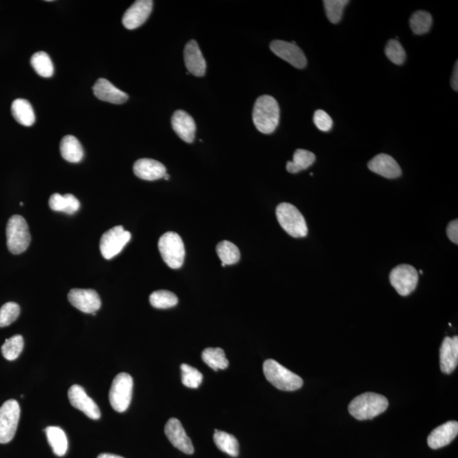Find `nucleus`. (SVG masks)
Listing matches in <instances>:
<instances>
[{"instance_id":"b1692460","label":"nucleus","mask_w":458,"mask_h":458,"mask_svg":"<svg viewBox=\"0 0 458 458\" xmlns=\"http://www.w3.org/2000/svg\"><path fill=\"white\" fill-rule=\"evenodd\" d=\"M61 153L66 161L77 163L83 160L84 151L79 140L72 135L65 136L60 146Z\"/></svg>"},{"instance_id":"f257e3e1","label":"nucleus","mask_w":458,"mask_h":458,"mask_svg":"<svg viewBox=\"0 0 458 458\" xmlns=\"http://www.w3.org/2000/svg\"><path fill=\"white\" fill-rule=\"evenodd\" d=\"M280 110L278 102L270 95H263L255 103L252 117L257 130L270 135L279 123Z\"/></svg>"},{"instance_id":"c9c22d12","label":"nucleus","mask_w":458,"mask_h":458,"mask_svg":"<svg viewBox=\"0 0 458 458\" xmlns=\"http://www.w3.org/2000/svg\"><path fill=\"white\" fill-rule=\"evenodd\" d=\"M181 370H182V382L184 386L192 388V389H197L201 385L203 375L197 368L188 364H182Z\"/></svg>"},{"instance_id":"423d86ee","label":"nucleus","mask_w":458,"mask_h":458,"mask_svg":"<svg viewBox=\"0 0 458 458\" xmlns=\"http://www.w3.org/2000/svg\"><path fill=\"white\" fill-rule=\"evenodd\" d=\"M159 251L162 259L169 268L179 269L183 265L186 248L182 239L175 232H168L158 242Z\"/></svg>"},{"instance_id":"6ab92c4d","label":"nucleus","mask_w":458,"mask_h":458,"mask_svg":"<svg viewBox=\"0 0 458 458\" xmlns=\"http://www.w3.org/2000/svg\"><path fill=\"white\" fill-rule=\"evenodd\" d=\"M173 130L186 143H193L195 138V125L193 117L184 110H177L172 117Z\"/></svg>"},{"instance_id":"c03bdc74","label":"nucleus","mask_w":458,"mask_h":458,"mask_svg":"<svg viewBox=\"0 0 458 458\" xmlns=\"http://www.w3.org/2000/svg\"><path fill=\"white\" fill-rule=\"evenodd\" d=\"M419 272L421 273V275H423V271L422 270H420Z\"/></svg>"},{"instance_id":"f704fd0d","label":"nucleus","mask_w":458,"mask_h":458,"mask_svg":"<svg viewBox=\"0 0 458 458\" xmlns=\"http://www.w3.org/2000/svg\"><path fill=\"white\" fill-rule=\"evenodd\" d=\"M348 0H325V12L331 23L337 24L341 21L344 9L348 5Z\"/></svg>"},{"instance_id":"39448f33","label":"nucleus","mask_w":458,"mask_h":458,"mask_svg":"<svg viewBox=\"0 0 458 458\" xmlns=\"http://www.w3.org/2000/svg\"><path fill=\"white\" fill-rule=\"evenodd\" d=\"M7 246L11 253L19 255L27 250L31 242L27 221L20 215L10 217L6 226Z\"/></svg>"},{"instance_id":"4468645a","label":"nucleus","mask_w":458,"mask_h":458,"mask_svg":"<svg viewBox=\"0 0 458 458\" xmlns=\"http://www.w3.org/2000/svg\"><path fill=\"white\" fill-rule=\"evenodd\" d=\"M151 0H138L126 11L123 17V24L128 30H134L142 26L149 18L153 9Z\"/></svg>"},{"instance_id":"2eb2a0df","label":"nucleus","mask_w":458,"mask_h":458,"mask_svg":"<svg viewBox=\"0 0 458 458\" xmlns=\"http://www.w3.org/2000/svg\"><path fill=\"white\" fill-rule=\"evenodd\" d=\"M165 434L175 448L180 450L183 453L188 454V455L194 453L195 448L191 439L188 437L182 424L180 423L179 419H171L168 420L165 426Z\"/></svg>"},{"instance_id":"aec40b11","label":"nucleus","mask_w":458,"mask_h":458,"mask_svg":"<svg viewBox=\"0 0 458 458\" xmlns=\"http://www.w3.org/2000/svg\"><path fill=\"white\" fill-rule=\"evenodd\" d=\"M184 61L188 73L193 74L195 77L205 75L206 62L195 40H191L186 44L184 49Z\"/></svg>"},{"instance_id":"c756f323","label":"nucleus","mask_w":458,"mask_h":458,"mask_svg":"<svg viewBox=\"0 0 458 458\" xmlns=\"http://www.w3.org/2000/svg\"><path fill=\"white\" fill-rule=\"evenodd\" d=\"M202 360L208 364L214 371L219 369H226L228 367V361L223 349L208 348L202 352Z\"/></svg>"},{"instance_id":"a878e982","label":"nucleus","mask_w":458,"mask_h":458,"mask_svg":"<svg viewBox=\"0 0 458 458\" xmlns=\"http://www.w3.org/2000/svg\"><path fill=\"white\" fill-rule=\"evenodd\" d=\"M48 442L52 448L55 455L63 457L66 455L68 449V437L64 430L60 427L50 426L46 428Z\"/></svg>"},{"instance_id":"58836bf2","label":"nucleus","mask_w":458,"mask_h":458,"mask_svg":"<svg viewBox=\"0 0 458 458\" xmlns=\"http://www.w3.org/2000/svg\"><path fill=\"white\" fill-rule=\"evenodd\" d=\"M313 121L316 127L322 132H330L333 128V120L324 110H319L314 113Z\"/></svg>"},{"instance_id":"dca6fc26","label":"nucleus","mask_w":458,"mask_h":458,"mask_svg":"<svg viewBox=\"0 0 458 458\" xmlns=\"http://www.w3.org/2000/svg\"><path fill=\"white\" fill-rule=\"evenodd\" d=\"M368 168L386 179H393L401 176V169L392 157L379 154L368 162Z\"/></svg>"},{"instance_id":"ddd939ff","label":"nucleus","mask_w":458,"mask_h":458,"mask_svg":"<svg viewBox=\"0 0 458 458\" xmlns=\"http://www.w3.org/2000/svg\"><path fill=\"white\" fill-rule=\"evenodd\" d=\"M68 300L79 311L92 313L94 316L101 308V298L94 290L72 289L69 292Z\"/></svg>"},{"instance_id":"4c0bfd02","label":"nucleus","mask_w":458,"mask_h":458,"mask_svg":"<svg viewBox=\"0 0 458 458\" xmlns=\"http://www.w3.org/2000/svg\"><path fill=\"white\" fill-rule=\"evenodd\" d=\"M385 52L387 58L394 64L398 66L404 64L406 58V51L397 39H391L387 43Z\"/></svg>"},{"instance_id":"7c9ffc66","label":"nucleus","mask_w":458,"mask_h":458,"mask_svg":"<svg viewBox=\"0 0 458 458\" xmlns=\"http://www.w3.org/2000/svg\"><path fill=\"white\" fill-rule=\"evenodd\" d=\"M433 23L431 14L426 11L419 10L412 14L410 18V27L413 33L417 35H423L430 32Z\"/></svg>"},{"instance_id":"ea45409f","label":"nucleus","mask_w":458,"mask_h":458,"mask_svg":"<svg viewBox=\"0 0 458 458\" xmlns=\"http://www.w3.org/2000/svg\"><path fill=\"white\" fill-rule=\"evenodd\" d=\"M446 234H448V238L450 241L456 243H458V221L454 220L450 221L446 229Z\"/></svg>"},{"instance_id":"f8f14e48","label":"nucleus","mask_w":458,"mask_h":458,"mask_svg":"<svg viewBox=\"0 0 458 458\" xmlns=\"http://www.w3.org/2000/svg\"><path fill=\"white\" fill-rule=\"evenodd\" d=\"M270 49L277 57L290 63L295 68L303 69L308 64L304 53L297 44L275 40L270 44Z\"/></svg>"},{"instance_id":"a211bd4d","label":"nucleus","mask_w":458,"mask_h":458,"mask_svg":"<svg viewBox=\"0 0 458 458\" xmlns=\"http://www.w3.org/2000/svg\"><path fill=\"white\" fill-rule=\"evenodd\" d=\"M134 172L140 179L155 181L163 179L167 175V168L160 161L143 158L135 162Z\"/></svg>"},{"instance_id":"393cba45","label":"nucleus","mask_w":458,"mask_h":458,"mask_svg":"<svg viewBox=\"0 0 458 458\" xmlns=\"http://www.w3.org/2000/svg\"><path fill=\"white\" fill-rule=\"evenodd\" d=\"M49 205L54 212H62L69 215L76 213L80 208L79 199L71 194H54L50 198Z\"/></svg>"},{"instance_id":"7ed1b4c3","label":"nucleus","mask_w":458,"mask_h":458,"mask_svg":"<svg viewBox=\"0 0 458 458\" xmlns=\"http://www.w3.org/2000/svg\"><path fill=\"white\" fill-rule=\"evenodd\" d=\"M263 372L268 381L277 389L284 391H294L301 389L303 379L272 359L265 361Z\"/></svg>"},{"instance_id":"f3484780","label":"nucleus","mask_w":458,"mask_h":458,"mask_svg":"<svg viewBox=\"0 0 458 458\" xmlns=\"http://www.w3.org/2000/svg\"><path fill=\"white\" fill-rule=\"evenodd\" d=\"M457 434L458 423L457 421H449L431 432L428 437V445L435 450L444 448L457 437Z\"/></svg>"},{"instance_id":"bb28decb","label":"nucleus","mask_w":458,"mask_h":458,"mask_svg":"<svg viewBox=\"0 0 458 458\" xmlns=\"http://www.w3.org/2000/svg\"><path fill=\"white\" fill-rule=\"evenodd\" d=\"M316 157L311 151L299 149L294 154L293 161H288L287 171L297 173L308 169L315 162Z\"/></svg>"},{"instance_id":"37998d69","label":"nucleus","mask_w":458,"mask_h":458,"mask_svg":"<svg viewBox=\"0 0 458 458\" xmlns=\"http://www.w3.org/2000/svg\"><path fill=\"white\" fill-rule=\"evenodd\" d=\"M163 179H165L166 180H168L170 179V176L168 175V173L164 176Z\"/></svg>"},{"instance_id":"1a4fd4ad","label":"nucleus","mask_w":458,"mask_h":458,"mask_svg":"<svg viewBox=\"0 0 458 458\" xmlns=\"http://www.w3.org/2000/svg\"><path fill=\"white\" fill-rule=\"evenodd\" d=\"M131 239L130 232L126 231L123 226H116L105 232L99 243V249L106 260L112 259L123 250Z\"/></svg>"},{"instance_id":"c85d7f7f","label":"nucleus","mask_w":458,"mask_h":458,"mask_svg":"<svg viewBox=\"0 0 458 458\" xmlns=\"http://www.w3.org/2000/svg\"><path fill=\"white\" fill-rule=\"evenodd\" d=\"M31 65L40 77L49 79L53 76L54 65L49 54L43 51L35 53L31 58Z\"/></svg>"},{"instance_id":"9d476101","label":"nucleus","mask_w":458,"mask_h":458,"mask_svg":"<svg viewBox=\"0 0 458 458\" xmlns=\"http://www.w3.org/2000/svg\"><path fill=\"white\" fill-rule=\"evenodd\" d=\"M391 286L401 297H408L415 291L419 283V272L412 266L404 264L395 268L390 272Z\"/></svg>"},{"instance_id":"6e6552de","label":"nucleus","mask_w":458,"mask_h":458,"mask_svg":"<svg viewBox=\"0 0 458 458\" xmlns=\"http://www.w3.org/2000/svg\"><path fill=\"white\" fill-rule=\"evenodd\" d=\"M21 415L18 401L10 399L0 406V443L12 441L17 430Z\"/></svg>"},{"instance_id":"a19ab883","label":"nucleus","mask_w":458,"mask_h":458,"mask_svg":"<svg viewBox=\"0 0 458 458\" xmlns=\"http://www.w3.org/2000/svg\"><path fill=\"white\" fill-rule=\"evenodd\" d=\"M452 87L454 90H458V63L456 62L454 66L452 77Z\"/></svg>"},{"instance_id":"f03ea898","label":"nucleus","mask_w":458,"mask_h":458,"mask_svg":"<svg viewBox=\"0 0 458 458\" xmlns=\"http://www.w3.org/2000/svg\"><path fill=\"white\" fill-rule=\"evenodd\" d=\"M389 406L387 398L381 395L367 392L354 398L349 412L358 420H368L381 415Z\"/></svg>"},{"instance_id":"cd10ccee","label":"nucleus","mask_w":458,"mask_h":458,"mask_svg":"<svg viewBox=\"0 0 458 458\" xmlns=\"http://www.w3.org/2000/svg\"><path fill=\"white\" fill-rule=\"evenodd\" d=\"M214 442H215L217 448L228 455L232 457H238L239 452V445L238 439L234 435L226 433V432L215 430L214 434Z\"/></svg>"},{"instance_id":"2f4dec72","label":"nucleus","mask_w":458,"mask_h":458,"mask_svg":"<svg viewBox=\"0 0 458 458\" xmlns=\"http://www.w3.org/2000/svg\"><path fill=\"white\" fill-rule=\"evenodd\" d=\"M217 253L221 263L226 266L236 264L240 260V251L238 247L228 240H224L217 245Z\"/></svg>"},{"instance_id":"e433bc0d","label":"nucleus","mask_w":458,"mask_h":458,"mask_svg":"<svg viewBox=\"0 0 458 458\" xmlns=\"http://www.w3.org/2000/svg\"><path fill=\"white\" fill-rule=\"evenodd\" d=\"M20 312V306L17 303H6L0 308V328L7 327L13 323L19 317Z\"/></svg>"},{"instance_id":"5701e85b","label":"nucleus","mask_w":458,"mask_h":458,"mask_svg":"<svg viewBox=\"0 0 458 458\" xmlns=\"http://www.w3.org/2000/svg\"><path fill=\"white\" fill-rule=\"evenodd\" d=\"M11 112H12L14 120L25 127H31L35 123L34 110L27 99H16L11 106Z\"/></svg>"},{"instance_id":"72a5a7b5","label":"nucleus","mask_w":458,"mask_h":458,"mask_svg":"<svg viewBox=\"0 0 458 458\" xmlns=\"http://www.w3.org/2000/svg\"><path fill=\"white\" fill-rule=\"evenodd\" d=\"M150 302L155 308L168 309L175 306L179 299L171 291L157 290L150 295Z\"/></svg>"},{"instance_id":"20e7f679","label":"nucleus","mask_w":458,"mask_h":458,"mask_svg":"<svg viewBox=\"0 0 458 458\" xmlns=\"http://www.w3.org/2000/svg\"><path fill=\"white\" fill-rule=\"evenodd\" d=\"M276 215L280 226L292 237L303 238L308 235V228L304 217L295 206L281 203L276 209Z\"/></svg>"},{"instance_id":"9b49d317","label":"nucleus","mask_w":458,"mask_h":458,"mask_svg":"<svg viewBox=\"0 0 458 458\" xmlns=\"http://www.w3.org/2000/svg\"><path fill=\"white\" fill-rule=\"evenodd\" d=\"M70 404L91 419H101V412L93 399L88 396L82 386L74 385L68 390Z\"/></svg>"},{"instance_id":"4be33fe9","label":"nucleus","mask_w":458,"mask_h":458,"mask_svg":"<svg viewBox=\"0 0 458 458\" xmlns=\"http://www.w3.org/2000/svg\"><path fill=\"white\" fill-rule=\"evenodd\" d=\"M94 94L102 101L112 103V104H123L128 99V95L125 92L118 90L114 85L105 79H99L93 87Z\"/></svg>"},{"instance_id":"79ce46f5","label":"nucleus","mask_w":458,"mask_h":458,"mask_svg":"<svg viewBox=\"0 0 458 458\" xmlns=\"http://www.w3.org/2000/svg\"><path fill=\"white\" fill-rule=\"evenodd\" d=\"M97 458H124V457L114 455V454L102 453L99 454Z\"/></svg>"},{"instance_id":"0eeeda50","label":"nucleus","mask_w":458,"mask_h":458,"mask_svg":"<svg viewBox=\"0 0 458 458\" xmlns=\"http://www.w3.org/2000/svg\"><path fill=\"white\" fill-rule=\"evenodd\" d=\"M134 389V380L127 372L116 376L110 387L109 400L112 408L117 412L127 411L131 404Z\"/></svg>"},{"instance_id":"473e14b6","label":"nucleus","mask_w":458,"mask_h":458,"mask_svg":"<svg viewBox=\"0 0 458 458\" xmlns=\"http://www.w3.org/2000/svg\"><path fill=\"white\" fill-rule=\"evenodd\" d=\"M24 348V339L21 335H14L10 339H7L3 344L1 352L3 357L8 361L17 359L18 357Z\"/></svg>"},{"instance_id":"412c9836","label":"nucleus","mask_w":458,"mask_h":458,"mask_svg":"<svg viewBox=\"0 0 458 458\" xmlns=\"http://www.w3.org/2000/svg\"><path fill=\"white\" fill-rule=\"evenodd\" d=\"M441 369L444 374L450 375L455 370L458 364V337H446L442 342L439 352Z\"/></svg>"}]
</instances>
